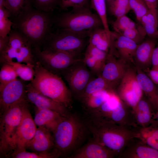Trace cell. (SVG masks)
Listing matches in <instances>:
<instances>
[{
	"label": "cell",
	"instance_id": "37",
	"mask_svg": "<svg viewBox=\"0 0 158 158\" xmlns=\"http://www.w3.org/2000/svg\"><path fill=\"white\" fill-rule=\"evenodd\" d=\"M59 0H32V6L39 10L51 13L57 5Z\"/></svg>",
	"mask_w": 158,
	"mask_h": 158
},
{
	"label": "cell",
	"instance_id": "34",
	"mask_svg": "<svg viewBox=\"0 0 158 158\" xmlns=\"http://www.w3.org/2000/svg\"><path fill=\"white\" fill-rule=\"evenodd\" d=\"M112 25L114 31L120 34L125 30L136 27L137 25L126 15L116 18Z\"/></svg>",
	"mask_w": 158,
	"mask_h": 158
},
{
	"label": "cell",
	"instance_id": "45",
	"mask_svg": "<svg viewBox=\"0 0 158 158\" xmlns=\"http://www.w3.org/2000/svg\"><path fill=\"white\" fill-rule=\"evenodd\" d=\"M152 69L158 70V46L155 47L153 51L151 61Z\"/></svg>",
	"mask_w": 158,
	"mask_h": 158
},
{
	"label": "cell",
	"instance_id": "30",
	"mask_svg": "<svg viewBox=\"0 0 158 158\" xmlns=\"http://www.w3.org/2000/svg\"><path fill=\"white\" fill-rule=\"evenodd\" d=\"M90 7L96 11L102 22L104 28L110 35L111 31L107 20L106 0H91Z\"/></svg>",
	"mask_w": 158,
	"mask_h": 158
},
{
	"label": "cell",
	"instance_id": "44",
	"mask_svg": "<svg viewBox=\"0 0 158 158\" xmlns=\"http://www.w3.org/2000/svg\"><path fill=\"white\" fill-rule=\"evenodd\" d=\"M158 122L157 121L155 120L150 125L145 127L151 134L158 141Z\"/></svg>",
	"mask_w": 158,
	"mask_h": 158
},
{
	"label": "cell",
	"instance_id": "17",
	"mask_svg": "<svg viewBox=\"0 0 158 158\" xmlns=\"http://www.w3.org/2000/svg\"><path fill=\"white\" fill-rule=\"evenodd\" d=\"M26 150L40 153L56 152L52 133L44 127H38L34 137L27 143Z\"/></svg>",
	"mask_w": 158,
	"mask_h": 158
},
{
	"label": "cell",
	"instance_id": "48",
	"mask_svg": "<svg viewBox=\"0 0 158 158\" xmlns=\"http://www.w3.org/2000/svg\"><path fill=\"white\" fill-rule=\"evenodd\" d=\"M1 7L6 8L5 0H0V8Z\"/></svg>",
	"mask_w": 158,
	"mask_h": 158
},
{
	"label": "cell",
	"instance_id": "32",
	"mask_svg": "<svg viewBox=\"0 0 158 158\" xmlns=\"http://www.w3.org/2000/svg\"><path fill=\"white\" fill-rule=\"evenodd\" d=\"M120 34L133 41L138 44L144 40L146 35L141 25H137L136 27L125 30Z\"/></svg>",
	"mask_w": 158,
	"mask_h": 158
},
{
	"label": "cell",
	"instance_id": "29",
	"mask_svg": "<svg viewBox=\"0 0 158 158\" xmlns=\"http://www.w3.org/2000/svg\"><path fill=\"white\" fill-rule=\"evenodd\" d=\"M6 8L12 20L25 10L33 6L32 0H5Z\"/></svg>",
	"mask_w": 158,
	"mask_h": 158
},
{
	"label": "cell",
	"instance_id": "24",
	"mask_svg": "<svg viewBox=\"0 0 158 158\" xmlns=\"http://www.w3.org/2000/svg\"><path fill=\"white\" fill-rule=\"evenodd\" d=\"M137 78L143 93L152 106L154 111L158 108V89L149 76L138 68Z\"/></svg>",
	"mask_w": 158,
	"mask_h": 158
},
{
	"label": "cell",
	"instance_id": "42",
	"mask_svg": "<svg viewBox=\"0 0 158 158\" xmlns=\"http://www.w3.org/2000/svg\"><path fill=\"white\" fill-rule=\"evenodd\" d=\"M149 11L158 21V0H144Z\"/></svg>",
	"mask_w": 158,
	"mask_h": 158
},
{
	"label": "cell",
	"instance_id": "10",
	"mask_svg": "<svg viewBox=\"0 0 158 158\" xmlns=\"http://www.w3.org/2000/svg\"><path fill=\"white\" fill-rule=\"evenodd\" d=\"M61 74L67 82L72 95L80 101L93 74L83 61L75 62Z\"/></svg>",
	"mask_w": 158,
	"mask_h": 158
},
{
	"label": "cell",
	"instance_id": "22",
	"mask_svg": "<svg viewBox=\"0 0 158 158\" xmlns=\"http://www.w3.org/2000/svg\"><path fill=\"white\" fill-rule=\"evenodd\" d=\"M65 117L52 110L36 108L34 120L37 126L44 127L53 133Z\"/></svg>",
	"mask_w": 158,
	"mask_h": 158
},
{
	"label": "cell",
	"instance_id": "31",
	"mask_svg": "<svg viewBox=\"0 0 158 158\" xmlns=\"http://www.w3.org/2000/svg\"><path fill=\"white\" fill-rule=\"evenodd\" d=\"M12 24L9 11L5 8H0V37L4 38L9 35L12 30Z\"/></svg>",
	"mask_w": 158,
	"mask_h": 158
},
{
	"label": "cell",
	"instance_id": "11",
	"mask_svg": "<svg viewBox=\"0 0 158 158\" xmlns=\"http://www.w3.org/2000/svg\"><path fill=\"white\" fill-rule=\"evenodd\" d=\"M115 92L128 106L132 108L135 106L143 94L137 79L136 72L128 69Z\"/></svg>",
	"mask_w": 158,
	"mask_h": 158
},
{
	"label": "cell",
	"instance_id": "23",
	"mask_svg": "<svg viewBox=\"0 0 158 158\" xmlns=\"http://www.w3.org/2000/svg\"><path fill=\"white\" fill-rule=\"evenodd\" d=\"M156 44V39L149 37L138 44L134 59L138 68H145L151 65L152 56Z\"/></svg>",
	"mask_w": 158,
	"mask_h": 158
},
{
	"label": "cell",
	"instance_id": "26",
	"mask_svg": "<svg viewBox=\"0 0 158 158\" xmlns=\"http://www.w3.org/2000/svg\"><path fill=\"white\" fill-rule=\"evenodd\" d=\"M104 90H113L100 75L92 79L87 85L80 100L81 102L92 94Z\"/></svg>",
	"mask_w": 158,
	"mask_h": 158
},
{
	"label": "cell",
	"instance_id": "43",
	"mask_svg": "<svg viewBox=\"0 0 158 158\" xmlns=\"http://www.w3.org/2000/svg\"><path fill=\"white\" fill-rule=\"evenodd\" d=\"M108 3L109 6L131 10L129 0H112Z\"/></svg>",
	"mask_w": 158,
	"mask_h": 158
},
{
	"label": "cell",
	"instance_id": "35",
	"mask_svg": "<svg viewBox=\"0 0 158 158\" xmlns=\"http://www.w3.org/2000/svg\"><path fill=\"white\" fill-rule=\"evenodd\" d=\"M18 76L13 67L4 63L0 71V85H5L17 78Z\"/></svg>",
	"mask_w": 158,
	"mask_h": 158
},
{
	"label": "cell",
	"instance_id": "2",
	"mask_svg": "<svg viewBox=\"0 0 158 158\" xmlns=\"http://www.w3.org/2000/svg\"><path fill=\"white\" fill-rule=\"evenodd\" d=\"M11 20L12 28L23 35L32 46L39 47L51 32L54 22L50 13L39 10L33 6L25 10Z\"/></svg>",
	"mask_w": 158,
	"mask_h": 158
},
{
	"label": "cell",
	"instance_id": "8",
	"mask_svg": "<svg viewBox=\"0 0 158 158\" xmlns=\"http://www.w3.org/2000/svg\"><path fill=\"white\" fill-rule=\"evenodd\" d=\"M8 36L7 46L0 52L1 60L4 63L15 62L35 65L32 46L28 40L13 28Z\"/></svg>",
	"mask_w": 158,
	"mask_h": 158
},
{
	"label": "cell",
	"instance_id": "6",
	"mask_svg": "<svg viewBox=\"0 0 158 158\" xmlns=\"http://www.w3.org/2000/svg\"><path fill=\"white\" fill-rule=\"evenodd\" d=\"M59 29L89 35L94 29L103 27L97 14L92 13L89 7L72 8L59 15L54 20Z\"/></svg>",
	"mask_w": 158,
	"mask_h": 158
},
{
	"label": "cell",
	"instance_id": "12",
	"mask_svg": "<svg viewBox=\"0 0 158 158\" xmlns=\"http://www.w3.org/2000/svg\"><path fill=\"white\" fill-rule=\"evenodd\" d=\"M26 86L18 78L0 85V115L11 106L26 98Z\"/></svg>",
	"mask_w": 158,
	"mask_h": 158
},
{
	"label": "cell",
	"instance_id": "13",
	"mask_svg": "<svg viewBox=\"0 0 158 158\" xmlns=\"http://www.w3.org/2000/svg\"><path fill=\"white\" fill-rule=\"evenodd\" d=\"M28 105L24 109L22 118L16 134L14 150L12 153L26 150L27 143L33 138L37 129Z\"/></svg>",
	"mask_w": 158,
	"mask_h": 158
},
{
	"label": "cell",
	"instance_id": "49",
	"mask_svg": "<svg viewBox=\"0 0 158 158\" xmlns=\"http://www.w3.org/2000/svg\"><path fill=\"white\" fill-rule=\"evenodd\" d=\"M156 114H155V116L156 118H157V121L158 122V108L156 111Z\"/></svg>",
	"mask_w": 158,
	"mask_h": 158
},
{
	"label": "cell",
	"instance_id": "19",
	"mask_svg": "<svg viewBox=\"0 0 158 158\" xmlns=\"http://www.w3.org/2000/svg\"><path fill=\"white\" fill-rule=\"evenodd\" d=\"M117 158H158V151L135 138L130 141Z\"/></svg>",
	"mask_w": 158,
	"mask_h": 158
},
{
	"label": "cell",
	"instance_id": "25",
	"mask_svg": "<svg viewBox=\"0 0 158 158\" xmlns=\"http://www.w3.org/2000/svg\"><path fill=\"white\" fill-rule=\"evenodd\" d=\"M113 90H104L96 92L81 102L87 114L99 108L109 98Z\"/></svg>",
	"mask_w": 158,
	"mask_h": 158
},
{
	"label": "cell",
	"instance_id": "50",
	"mask_svg": "<svg viewBox=\"0 0 158 158\" xmlns=\"http://www.w3.org/2000/svg\"><path fill=\"white\" fill-rule=\"evenodd\" d=\"M108 2H109L112 0H107Z\"/></svg>",
	"mask_w": 158,
	"mask_h": 158
},
{
	"label": "cell",
	"instance_id": "40",
	"mask_svg": "<svg viewBox=\"0 0 158 158\" xmlns=\"http://www.w3.org/2000/svg\"><path fill=\"white\" fill-rule=\"evenodd\" d=\"M59 6L64 10L82 7H89V0H59Z\"/></svg>",
	"mask_w": 158,
	"mask_h": 158
},
{
	"label": "cell",
	"instance_id": "15",
	"mask_svg": "<svg viewBox=\"0 0 158 158\" xmlns=\"http://www.w3.org/2000/svg\"><path fill=\"white\" fill-rule=\"evenodd\" d=\"M125 62L121 59H116L113 54L108 53L106 63L100 75L114 90L116 86L119 83L128 69Z\"/></svg>",
	"mask_w": 158,
	"mask_h": 158
},
{
	"label": "cell",
	"instance_id": "38",
	"mask_svg": "<svg viewBox=\"0 0 158 158\" xmlns=\"http://www.w3.org/2000/svg\"><path fill=\"white\" fill-rule=\"evenodd\" d=\"M83 60L86 66L94 74L100 75L104 64L100 63L90 55L85 53Z\"/></svg>",
	"mask_w": 158,
	"mask_h": 158
},
{
	"label": "cell",
	"instance_id": "1",
	"mask_svg": "<svg viewBox=\"0 0 158 158\" xmlns=\"http://www.w3.org/2000/svg\"><path fill=\"white\" fill-rule=\"evenodd\" d=\"M90 133L85 120L71 113L53 132L55 149L59 157L69 158L81 147Z\"/></svg>",
	"mask_w": 158,
	"mask_h": 158
},
{
	"label": "cell",
	"instance_id": "3",
	"mask_svg": "<svg viewBox=\"0 0 158 158\" xmlns=\"http://www.w3.org/2000/svg\"><path fill=\"white\" fill-rule=\"evenodd\" d=\"M85 120L93 138L114 152L117 157L136 138L137 127H128L110 121L88 118Z\"/></svg>",
	"mask_w": 158,
	"mask_h": 158
},
{
	"label": "cell",
	"instance_id": "46",
	"mask_svg": "<svg viewBox=\"0 0 158 158\" xmlns=\"http://www.w3.org/2000/svg\"><path fill=\"white\" fill-rule=\"evenodd\" d=\"M148 76L156 84L158 85V70L151 69L149 72Z\"/></svg>",
	"mask_w": 158,
	"mask_h": 158
},
{
	"label": "cell",
	"instance_id": "21",
	"mask_svg": "<svg viewBox=\"0 0 158 158\" xmlns=\"http://www.w3.org/2000/svg\"><path fill=\"white\" fill-rule=\"evenodd\" d=\"M132 109L138 126L145 127L149 126L154 121V111L147 99L142 97Z\"/></svg>",
	"mask_w": 158,
	"mask_h": 158
},
{
	"label": "cell",
	"instance_id": "18",
	"mask_svg": "<svg viewBox=\"0 0 158 158\" xmlns=\"http://www.w3.org/2000/svg\"><path fill=\"white\" fill-rule=\"evenodd\" d=\"M117 157L113 151L93 139L82 146L69 158H113Z\"/></svg>",
	"mask_w": 158,
	"mask_h": 158
},
{
	"label": "cell",
	"instance_id": "5",
	"mask_svg": "<svg viewBox=\"0 0 158 158\" xmlns=\"http://www.w3.org/2000/svg\"><path fill=\"white\" fill-rule=\"evenodd\" d=\"M26 98L14 104L3 114L0 119V157H9L14 150L16 134L24 109L28 105Z\"/></svg>",
	"mask_w": 158,
	"mask_h": 158
},
{
	"label": "cell",
	"instance_id": "28",
	"mask_svg": "<svg viewBox=\"0 0 158 158\" xmlns=\"http://www.w3.org/2000/svg\"><path fill=\"white\" fill-rule=\"evenodd\" d=\"M7 63L11 65L15 70L18 77L22 80L31 81L35 75V65L30 63H24L15 62Z\"/></svg>",
	"mask_w": 158,
	"mask_h": 158
},
{
	"label": "cell",
	"instance_id": "33",
	"mask_svg": "<svg viewBox=\"0 0 158 158\" xmlns=\"http://www.w3.org/2000/svg\"><path fill=\"white\" fill-rule=\"evenodd\" d=\"M59 157L56 152L40 153L29 152L26 150L12 153L9 157L14 158H54Z\"/></svg>",
	"mask_w": 158,
	"mask_h": 158
},
{
	"label": "cell",
	"instance_id": "20",
	"mask_svg": "<svg viewBox=\"0 0 158 158\" xmlns=\"http://www.w3.org/2000/svg\"><path fill=\"white\" fill-rule=\"evenodd\" d=\"M108 121L126 127L136 128L138 126L136 122L132 108L121 99L110 113Z\"/></svg>",
	"mask_w": 158,
	"mask_h": 158
},
{
	"label": "cell",
	"instance_id": "41",
	"mask_svg": "<svg viewBox=\"0 0 158 158\" xmlns=\"http://www.w3.org/2000/svg\"><path fill=\"white\" fill-rule=\"evenodd\" d=\"M106 32H107L103 27L98 28L93 30L89 35L88 44L95 47Z\"/></svg>",
	"mask_w": 158,
	"mask_h": 158
},
{
	"label": "cell",
	"instance_id": "9",
	"mask_svg": "<svg viewBox=\"0 0 158 158\" xmlns=\"http://www.w3.org/2000/svg\"><path fill=\"white\" fill-rule=\"evenodd\" d=\"M32 51L42 65L50 71L56 74L61 73L75 62L82 59L69 53L48 48L41 50L37 47Z\"/></svg>",
	"mask_w": 158,
	"mask_h": 158
},
{
	"label": "cell",
	"instance_id": "47",
	"mask_svg": "<svg viewBox=\"0 0 158 158\" xmlns=\"http://www.w3.org/2000/svg\"><path fill=\"white\" fill-rule=\"evenodd\" d=\"M9 39L8 35L4 38L0 37V52L7 46L8 43Z\"/></svg>",
	"mask_w": 158,
	"mask_h": 158
},
{
	"label": "cell",
	"instance_id": "4",
	"mask_svg": "<svg viewBox=\"0 0 158 158\" xmlns=\"http://www.w3.org/2000/svg\"><path fill=\"white\" fill-rule=\"evenodd\" d=\"M34 69V77L30 83L32 87L41 94L71 109L73 95L62 78L38 61L35 64Z\"/></svg>",
	"mask_w": 158,
	"mask_h": 158
},
{
	"label": "cell",
	"instance_id": "14",
	"mask_svg": "<svg viewBox=\"0 0 158 158\" xmlns=\"http://www.w3.org/2000/svg\"><path fill=\"white\" fill-rule=\"evenodd\" d=\"M26 95L28 101L34 104L37 109L52 110L65 117L68 116L71 113L63 105L37 91L30 83L26 86Z\"/></svg>",
	"mask_w": 158,
	"mask_h": 158
},
{
	"label": "cell",
	"instance_id": "16",
	"mask_svg": "<svg viewBox=\"0 0 158 158\" xmlns=\"http://www.w3.org/2000/svg\"><path fill=\"white\" fill-rule=\"evenodd\" d=\"M111 46L109 53L116 51L121 59L126 62L134 60L138 45L133 41L115 31L110 34Z\"/></svg>",
	"mask_w": 158,
	"mask_h": 158
},
{
	"label": "cell",
	"instance_id": "39",
	"mask_svg": "<svg viewBox=\"0 0 158 158\" xmlns=\"http://www.w3.org/2000/svg\"><path fill=\"white\" fill-rule=\"evenodd\" d=\"M85 53L90 55L97 61L105 64L108 53L98 49L95 47L88 44Z\"/></svg>",
	"mask_w": 158,
	"mask_h": 158
},
{
	"label": "cell",
	"instance_id": "7",
	"mask_svg": "<svg viewBox=\"0 0 158 158\" xmlns=\"http://www.w3.org/2000/svg\"><path fill=\"white\" fill-rule=\"evenodd\" d=\"M89 35L59 29L51 32L47 37L43 45L48 48L66 52L79 57L87 42Z\"/></svg>",
	"mask_w": 158,
	"mask_h": 158
},
{
	"label": "cell",
	"instance_id": "36",
	"mask_svg": "<svg viewBox=\"0 0 158 158\" xmlns=\"http://www.w3.org/2000/svg\"><path fill=\"white\" fill-rule=\"evenodd\" d=\"M130 6L137 20L140 22L142 17L147 14L149 10L144 0H129Z\"/></svg>",
	"mask_w": 158,
	"mask_h": 158
},
{
	"label": "cell",
	"instance_id": "27",
	"mask_svg": "<svg viewBox=\"0 0 158 158\" xmlns=\"http://www.w3.org/2000/svg\"><path fill=\"white\" fill-rule=\"evenodd\" d=\"M140 22L149 38H158V21L152 13L149 11L142 17Z\"/></svg>",
	"mask_w": 158,
	"mask_h": 158
}]
</instances>
